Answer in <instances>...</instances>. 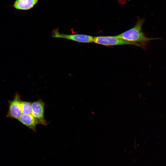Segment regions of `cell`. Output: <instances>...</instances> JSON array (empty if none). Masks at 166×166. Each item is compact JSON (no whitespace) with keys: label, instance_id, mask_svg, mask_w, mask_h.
I'll return each instance as SVG.
<instances>
[{"label":"cell","instance_id":"cell-1","mask_svg":"<svg viewBox=\"0 0 166 166\" xmlns=\"http://www.w3.org/2000/svg\"><path fill=\"white\" fill-rule=\"evenodd\" d=\"M144 22V19L138 18L136 23L133 27L117 36L129 42L144 44H146L150 40L159 39L149 38L146 36L142 30Z\"/></svg>","mask_w":166,"mask_h":166},{"label":"cell","instance_id":"cell-2","mask_svg":"<svg viewBox=\"0 0 166 166\" xmlns=\"http://www.w3.org/2000/svg\"><path fill=\"white\" fill-rule=\"evenodd\" d=\"M93 42L106 46L124 45H133L144 47L146 44L129 42L115 36H98L93 37Z\"/></svg>","mask_w":166,"mask_h":166},{"label":"cell","instance_id":"cell-3","mask_svg":"<svg viewBox=\"0 0 166 166\" xmlns=\"http://www.w3.org/2000/svg\"><path fill=\"white\" fill-rule=\"evenodd\" d=\"M32 111L31 114L36 119L38 124L46 126L49 122L45 117V104L41 99L31 103Z\"/></svg>","mask_w":166,"mask_h":166},{"label":"cell","instance_id":"cell-4","mask_svg":"<svg viewBox=\"0 0 166 166\" xmlns=\"http://www.w3.org/2000/svg\"><path fill=\"white\" fill-rule=\"evenodd\" d=\"M22 100L18 93H16L14 98L8 101V110L6 117L18 119L22 114L21 103Z\"/></svg>","mask_w":166,"mask_h":166},{"label":"cell","instance_id":"cell-5","mask_svg":"<svg viewBox=\"0 0 166 166\" xmlns=\"http://www.w3.org/2000/svg\"><path fill=\"white\" fill-rule=\"evenodd\" d=\"M52 36L55 38H64L75 42L85 43L93 42V37L83 34H67L60 33L58 29L53 30Z\"/></svg>","mask_w":166,"mask_h":166},{"label":"cell","instance_id":"cell-6","mask_svg":"<svg viewBox=\"0 0 166 166\" xmlns=\"http://www.w3.org/2000/svg\"><path fill=\"white\" fill-rule=\"evenodd\" d=\"M17 120L29 128L36 132L38 124L35 118L31 114H22Z\"/></svg>","mask_w":166,"mask_h":166},{"label":"cell","instance_id":"cell-7","mask_svg":"<svg viewBox=\"0 0 166 166\" xmlns=\"http://www.w3.org/2000/svg\"><path fill=\"white\" fill-rule=\"evenodd\" d=\"M38 0H16L13 5L15 9L20 10H28L33 8Z\"/></svg>","mask_w":166,"mask_h":166},{"label":"cell","instance_id":"cell-8","mask_svg":"<svg viewBox=\"0 0 166 166\" xmlns=\"http://www.w3.org/2000/svg\"><path fill=\"white\" fill-rule=\"evenodd\" d=\"M31 103L30 102L22 101L21 106L22 111L23 114H31L32 111Z\"/></svg>","mask_w":166,"mask_h":166}]
</instances>
